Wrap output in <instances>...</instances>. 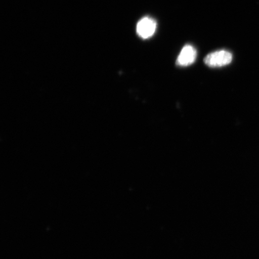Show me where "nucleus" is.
<instances>
[{"instance_id":"f257e3e1","label":"nucleus","mask_w":259,"mask_h":259,"mask_svg":"<svg viewBox=\"0 0 259 259\" xmlns=\"http://www.w3.org/2000/svg\"><path fill=\"white\" fill-rule=\"evenodd\" d=\"M232 59V54L230 52L220 50L208 54L204 59V62L209 67H219L229 64Z\"/></svg>"},{"instance_id":"f03ea898","label":"nucleus","mask_w":259,"mask_h":259,"mask_svg":"<svg viewBox=\"0 0 259 259\" xmlns=\"http://www.w3.org/2000/svg\"><path fill=\"white\" fill-rule=\"evenodd\" d=\"M157 23L154 19L150 17H145L139 21L137 31V33L142 38H148L153 36L156 30Z\"/></svg>"},{"instance_id":"7ed1b4c3","label":"nucleus","mask_w":259,"mask_h":259,"mask_svg":"<svg viewBox=\"0 0 259 259\" xmlns=\"http://www.w3.org/2000/svg\"><path fill=\"white\" fill-rule=\"evenodd\" d=\"M197 52L192 45H187L181 50L178 56L177 64L178 66L186 67L190 66L196 61Z\"/></svg>"}]
</instances>
